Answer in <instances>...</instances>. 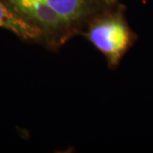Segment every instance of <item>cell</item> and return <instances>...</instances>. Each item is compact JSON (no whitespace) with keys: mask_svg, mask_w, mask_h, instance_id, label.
Segmentation results:
<instances>
[{"mask_svg":"<svg viewBox=\"0 0 153 153\" xmlns=\"http://www.w3.org/2000/svg\"><path fill=\"white\" fill-rule=\"evenodd\" d=\"M17 16L39 33V42L56 50L82 34L88 24L105 10L100 0H9ZM8 6V5H7Z\"/></svg>","mask_w":153,"mask_h":153,"instance_id":"6da1fadb","label":"cell"},{"mask_svg":"<svg viewBox=\"0 0 153 153\" xmlns=\"http://www.w3.org/2000/svg\"><path fill=\"white\" fill-rule=\"evenodd\" d=\"M103 3H104L105 4H106V5H111V4H114L115 2L117 1V0H101Z\"/></svg>","mask_w":153,"mask_h":153,"instance_id":"277c9868","label":"cell"},{"mask_svg":"<svg viewBox=\"0 0 153 153\" xmlns=\"http://www.w3.org/2000/svg\"><path fill=\"white\" fill-rule=\"evenodd\" d=\"M0 27L10 31L22 39L39 42L40 37L38 31L2 1H0Z\"/></svg>","mask_w":153,"mask_h":153,"instance_id":"3957f363","label":"cell"},{"mask_svg":"<svg viewBox=\"0 0 153 153\" xmlns=\"http://www.w3.org/2000/svg\"><path fill=\"white\" fill-rule=\"evenodd\" d=\"M82 35L104 55L110 68L118 66L135 40L122 10L108 8L94 17Z\"/></svg>","mask_w":153,"mask_h":153,"instance_id":"7a4b0ae2","label":"cell"}]
</instances>
